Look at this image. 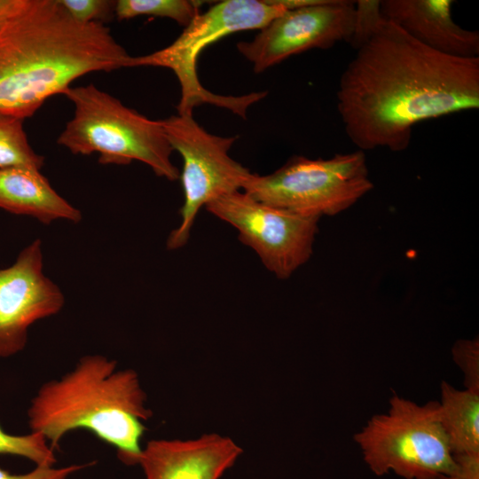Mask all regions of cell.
Returning a JSON list of instances; mask_svg holds the SVG:
<instances>
[{
	"label": "cell",
	"mask_w": 479,
	"mask_h": 479,
	"mask_svg": "<svg viewBox=\"0 0 479 479\" xmlns=\"http://www.w3.org/2000/svg\"><path fill=\"white\" fill-rule=\"evenodd\" d=\"M373 187L365 153L357 150L328 159L295 155L271 174L251 173L242 190L266 204L321 217L346 210Z\"/></svg>",
	"instance_id": "7"
},
{
	"label": "cell",
	"mask_w": 479,
	"mask_h": 479,
	"mask_svg": "<svg viewBox=\"0 0 479 479\" xmlns=\"http://www.w3.org/2000/svg\"><path fill=\"white\" fill-rule=\"evenodd\" d=\"M160 122L173 151H177L183 159L181 222L167 240V248L176 250L188 242L201 208L222 195L242 189L251 172L229 155L237 137L208 132L194 120L192 113L171 115Z\"/></svg>",
	"instance_id": "8"
},
{
	"label": "cell",
	"mask_w": 479,
	"mask_h": 479,
	"mask_svg": "<svg viewBox=\"0 0 479 479\" xmlns=\"http://www.w3.org/2000/svg\"><path fill=\"white\" fill-rule=\"evenodd\" d=\"M354 440L376 475L438 479L456 468L436 401L420 405L393 395L388 412L373 416Z\"/></svg>",
	"instance_id": "6"
},
{
	"label": "cell",
	"mask_w": 479,
	"mask_h": 479,
	"mask_svg": "<svg viewBox=\"0 0 479 479\" xmlns=\"http://www.w3.org/2000/svg\"><path fill=\"white\" fill-rule=\"evenodd\" d=\"M63 95L72 102L74 115L59 136V145L73 154L98 153L101 164L128 165L137 161L169 181L180 177L160 120L127 107L92 83L70 86Z\"/></svg>",
	"instance_id": "4"
},
{
	"label": "cell",
	"mask_w": 479,
	"mask_h": 479,
	"mask_svg": "<svg viewBox=\"0 0 479 479\" xmlns=\"http://www.w3.org/2000/svg\"><path fill=\"white\" fill-rule=\"evenodd\" d=\"M355 1L323 0L306 7L287 10L249 42H240L239 52L255 73L311 49H328L349 43L354 24Z\"/></svg>",
	"instance_id": "10"
},
{
	"label": "cell",
	"mask_w": 479,
	"mask_h": 479,
	"mask_svg": "<svg viewBox=\"0 0 479 479\" xmlns=\"http://www.w3.org/2000/svg\"><path fill=\"white\" fill-rule=\"evenodd\" d=\"M130 58L109 27L77 22L59 0H10L0 12V113L24 121L76 79Z\"/></svg>",
	"instance_id": "2"
},
{
	"label": "cell",
	"mask_w": 479,
	"mask_h": 479,
	"mask_svg": "<svg viewBox=\"0 0 479 479\" xmlns=\"http://www.w3.org/2000/svg\"><path fill=\"white\" fill-rule=\"evenodd\" d=\"M452 0H383L382 16L428 48L458 58H479V32L454 22Z\"/></svg>",
	"instance_id": "13"
},
{
	"label": "cell",
	"mask_w": 479,
	"mask_h": 479,
	"mask_svg": "<svg viewBox=\"0 0 479 479\" xmlns=\"http://www.w3.org/2000/svg\"><path fill=\"white\" fill-rule=\"evenodd\" d=\"M455 470L438 479H479V452L456 453Z\"/></svg>",
	"instance_id": "23"
},
{
	"label": "cell",
	"mask_w": 479,
	"mask_h": 479,
	"mask_svg": "<svg viewBox=\"0 0 479 479\" xmlns=\"http://www.w3.org/2000/svg\"><path fill=\"white\" fill-rule=\"evenodd\" d=\"M205 208L233 226L239 240L280 279H288L312 255L318 216L266 204L240 191L222 195Z\"/></svg>",
	"instance_id": "9"
},
{
	"label": "cell",
	"mask_w": 479,
	"mask_h": 479,
	"mask_svg": "<svg viewBox=\"0 0 479 479\" xmlns=\"http://www.w3.org/2000/svg\"><path fill=\"white\" fill-rule=\"evenodd\" d=\"M94 464L95 461L63 467L35 466V469L25 474H12L0 467V479H67L73 474Z\"/></svg>",
	"instance_id": "22"
},
{
	"label": "cell",
	"mask_w": 479,
	"mask_h": 479,
	"mask_svg": "<svg viewBox=\"0 0 479 479\" xmlns=\"http://www.w3.org/2000/svg\"><path fill=\"white\" fill-rule=\"evenodd\" d=\"M67 13L77 22L91 24L109 21L114 15L116 1L59 0Z\"/></svg>",
	"instance_id": "20"
},
{
	"label": "cell",
	"mask_w": 479,
	"mask_h": 479,
	"mask_svg": "<svg viewBox=\"0 0 479 479\" xmlns=\"http://www.w3.org/2000/svg\"><path fill=\"white\" fill-rule=\"evenodd\" d=\"M285 11L279 0L216 2L205 12H199L172 43L146 55L131 56L127 67L170 69L177 76L181 90L177 114L192 113L194 107L210 104L246 118L248 107L263 98L267 92H252L242 96L215 94L204 88L199 80L198 58L208 44L233 33L260 30Z\"/></svg>",
	"instance_id": "5"
},
{
	"label": "cell",
	"mask_w": 479,
	"mask_h": 479,
	"mask_svg": "<svg viewBox=\"0 0 479 479\" xmlns=\"http://www.w3.org/2000/svg\"><path fill=\"white\" fill-rule=\"evenodd\" d=\"M152 415L137 372L99 354L82 357L71 371L41 385L27 409L31 432L43 435L54 452L67 434L85 429L127 466L138 465Z\"/></svg>",
	"instance_id": "3"
},
{
	"label": "cell",
	"mask_w": 479,
	"mask_h": 479,
	"mask_svg": "<svg viewBox=\"0 0 479 479\" xmlns=\"http://www.w3.org/2000/svg\"><path fill=\"white\" fill-rule=\"evenodd\" d=\"M453 361L464 374L467 389L479 391V341L463 339L455 342L452 349Z\"/></svg>",
	"instance_id": "21"
},
{
	"label": "cell",
	"mask_w": 479,
	"mask_h": 479,
	"mask_svg": "<svg viewBox=\"0 0 479 479\" xmlns=\"http://www.w3.org/2000/svg\"><path fill=\"white\" fill-rule=\"evenodd\" d=\"M44 157L28 142L23 120L0 113V169L24 167L40 170Z\"/></svg>",
	"instance_id": "16"
},
{
	"label": "cell",
	"mask_w": 479,
	"mask_h": 479,
	"mask_svg": "<svg viewBox=\"0 0 479 479\" xmlns=\"http://www.w3.org/2000/svg\"><path fill=\"white\" fill-rule=\"evenodd\" d=\"M0 454L26 458L39 467H53L57 462L55 452L40 433L11 435L0 426Z\"/></svg>",
	"instance_id": "18"
},
{
	"label": "cell",
	"mask_w": 479,
	"mask_h": 479,
	"mask_svg": "<svg viewBox=\"0 0 479 479\" xmlns=\"http://www.w3.org/2000/svg\"><path fill=\"white\" fill-rule=\"evenodd\" d=\"M43 267L42 241L36 239L20 252L12 265L0 269V358L22 351L28 328L64 306L63 293Z\"/></svg>",
	"instance_id": "11"
},
{
	"label": "cell",
	"mask_w": 479,
	"mask_h": 479,
	"mask_svg": "<svg viewBox=\"0 0 479 479\" xmlns=\"http://www.w3.org/2000/svg\"><path fill=\"white\" fill-rule=\"evenodd\" d=\"M201 3L189 0H118L114 15L119 20L140 15L168 18L186 27L200 12Z\"/></svg>",
	"instance_id": "17"
},
{
	"label": "cell",
	"mask_w": 479,
	"mask_h": 479,
	"mask_svg": "<svg viewBox=\"0 0 479 479\" xmlns=\"http://www.w3.org/2000/svg\"><path fill=\"white\" fill-rule=\"evenodd\" d=\"M383 19L380 0L355 1L353 32L349 43L355 50L358 49L373 35Z\"/></svg>",
	"instance_id": "19"
},
{
	"label": "cell",
	"mask_w": 479,
	"mask_h": 479,
	"mask_svg": "<svg viewBox=\"0 0 479 479\" xmlns=\"http://www.w3.org/2000/svg\"><path fill=\"white\" fill-rule=\"evenodd\" d=\"M10 0H0V12L9 4Z\"/></svg>",
	"instance_id": "24"
},
{
	"label": "cell",
	"mask_w": 479,
	"mask_h": 479,
	"mask_svg": "<svg viewBox=\"0 0 479 479\" xmlns=\"http://www.w3.org/2000/svg\"><path fill=\"white\" fill-rule=\"evenodd\" d=\"M0 208L32 216L43 224L59 219L79 223L82 218L40 170L24 167L0 169Z\"/></svg>",
	"instance_id": "14"
},
{
	"label": "cell",
	"mask_w": 479,
	"mask_h": 479,
	"mask_svg": "<svg viewBox=\"0 0 479 479\" xmlns=\"http://www.w3.org/2000/svg\"><path fill=\"white\" fill-rule=\"evenodd\" d=\"M341 75L337 111L358 150H405L424 121L479 108V58L420 43L385 18Z\"/></svg>",
	"instance_id": "1"
},
{
	"label": "cell",
	"mask_w": 479,
	"mask_h": 479,
	"mask_svg": "<svg viewBox=\"0 0 479 479\" xmlns=\"http://www.w3.org/2000/svg\"><path fill=\"white\" fill-rule=\"evenodd\" d=\"M440 420L453 454L479 452V391L441 383Z\"/></svg>",
	"instance_id": "15"
},
{
	"label": "cell",
	"mask_w": 479,
	"mask_h": 479,
	"mask_svg": "<svg viewBox=\"0 0 479 479\" xmlns=\"http://www.w3.org/2000/svg\"><path fill=\"white\" fill-rule=\"evenodd\" d=\"M241 454L232 438L208 433L187 440H150L138 465L145 479H220Z\"/></svg>",
	"instance_id": "12"
}]
</instances>
